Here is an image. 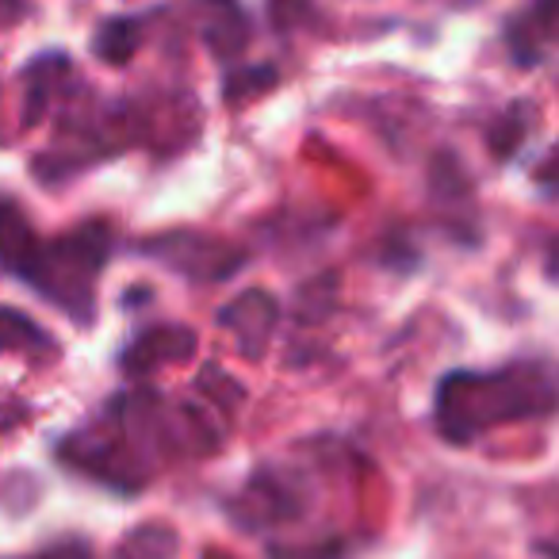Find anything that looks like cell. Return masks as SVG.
<instances>
[{
    "instance_id": "cell-1",
    "label": "cell",
    "mask_w": 559,
    "mask_h": 559,
    "mask_svg": "<svg viewBox=\"0 0 559 559\" xmlns=\"http://www.w3.org/2000/svg\"><path fill=\"white\" fill-rule=\"evenodd\" d=\"M551 380L548 372L536 376V368H510V372H452L441 383L437 395V418H441L444 437L467 441L479 429L495 421L525 418V414L551 411Z\"/></svg>"
},
{
    "instance_id": "cell-2",
    "label": "cell",
    "mask_w": 559,
    "mask_h": 559,
    "mask_svg": "<svg viewBox=\"0 0 559 559\" xmlns=\"http://www.w3.org/2000/svg\"><path fill=\"white\" fill-rule=\"evenodd\" d=\"M195 27L218 58H234L249 43V16L238 0H195Z\"/></svg>"
},
{
    "instance_id": "cell-3",
    "label": "cell",
    "mask_w": 559,
    "mask_h": 559,
    "mask_svg": "<svg viewBox=\"0 0 559 559\" xmlns=\"http://www.w3.org/2000/svg\"><path fill=\"white\" fill-rule=\"evenodd\" d=\"M276 304L264 292H249V296L234 299L226 311H218V326L234 330L241 353L246 357H261V349L269 345L272 330H276Z\"/></svg>"
},
{
    "instance_id": "cell-4",
    "label": "cell",
    "mask_w": 559,
    "mask_h": 559,
    "mask_svg": "<svg viewBox=\"0 0 559 559\" xmlns=\"http://www.w3.org/2000/svg\"><path fill=\"white\" fill-rule=\"evenodd\" d=\"M556 35V0H533V9L510 20L506 47H510L518 66H540Z\"/></svg>"
},
{
    "instance_id": "cell-5",
    "label": "cell",
    "mask_w": 559,
    "mask_h": 559,
    "mask_svg": "<svg viewBox=\"0 0 559 559\" xmlns=\"http://www.w3.org/2000/svg\"><path fill=\"white\" fill-rule=\"evenodd\" d=\"M43 241L35 238V230L27 226V218L20 215L12 203H0V264L12 272V276H27L39 257Z\"/></svg>"
},
{
    "instance_id": "cell-6",
    "label": "cell",
    "mask_w": 559,
    "mask_h": 559,
    "mask_svg": "<svg viewBox=\"0 0 559 559\" xmlns=\"http://www.w3.org/2000/svg\"><path fill=\"white\" fill-rule=\"evenodd\" d=\"M142 43V20H131V16H119V20H108V24L96 32L93 39V50L111 66H123L127 58L139 50Z\"/></svg>"
},
{
    "instance_id": "cell-7",
    "label": "cell",
    "mask_w": 559,
    "mask_h": 559,
    "mask_svg": "<svg viewBox=\"0 0 559 559\" xmlns=\"http://www.w3.org/2000/svg\"><path fill=\"white\" fill-rule=\"evenodd\" d=\"M50 345L55 342H50L27 314L0 307V353H39V349H50Z\"/></svg>"
},
{
    "instance_id": "cell-8",
    "label": "cell",
    "mask_w": 559,
    "mask_h": 559,
    "mask_svg": "<svg viewBox=\"0 0 559 559\" xmlns=\"http://www.w3.org/2000/svg\"><path fill=\"white\" fill-rule=\"evenodd\" d=\"M32 559H88V544L85 540H62V544H50L47 551Z\"/></svg>"
},
{
    "instance_id": "cell-9",
    "label": "cell",
    "mask_w": 559,
    "mask_h": 559,
    "mask_svg": "<svg viewBox=\"0 0 559 559\" xmlns=\"http://www.w3.org/2000/svg\"><path fill=\"white\" fill-rule=\"evenodd\" d=\"M27 12H32V9H27V0H0V32L16 27Z\"/></svg>"
}]
</instances>
